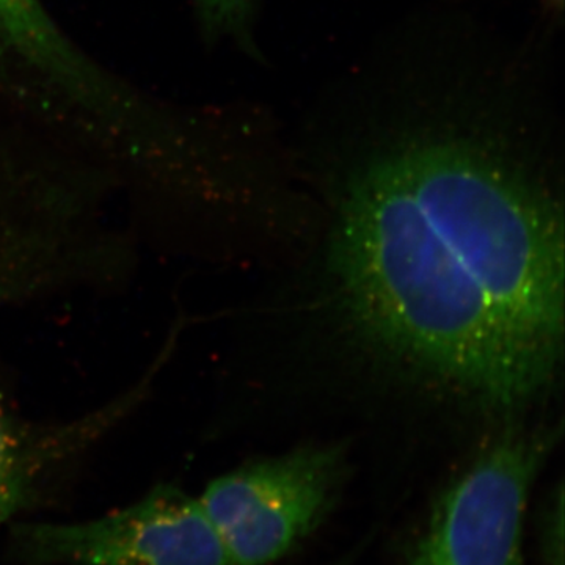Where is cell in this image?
<instances>
[{"label": "cell", "mask_w": 565, "mask_h": 565, "mask_svg": "<svg viewBox=\"0 0 565 565\" xmlns=\"http://www.w3.org/2000/svg\"><path fill=\"white\" fill-rule=\"evenodd\" d=\"M539 51L424 11L340 74L299 136L338 163L332 270L353 326L500 407L541 393L563 353V128Z\"/></svg>", "instance_id": "1"}, {"label": "cell", "mask_w": 565, "mask_h": 565, "mask_svg": "<svg viewBox=\"0 0 565 565\" xmlns=\"http://www.w3.org/2000/svg\"><path fill=\"white\" fill-rule=\"evenodd\" d=\"M545 452L520 435L484 449L438 494L405 565H526L527 500Z\"/></svg>", "instance_id": "4"}, {"label": "cell", "mask_w": 565, "mask_h": 565, "mask_svg": "<svg viewBox=\"0 0 565 565\" xmlns=\"http://www.w3.org/2000/svg\"><path fill=\"white\" fill-rule=\"evenodd\" d=\"M13 545L35 565H234L200 498L172 486L87 522L18 526Z\"/></svg>", "instance_id": "5"}, {"label": "cell", "mask_w": 565, "mask_h": 565, "mask_svg": "<svg viewBox=\"0 0 565 565\" xmlns=\"http://www.w3.org/2000/svg\"><path fill=\"white\" fill-rule=\"evenodd\" d=\"M200 24L211 39H232L252 50L258 0H193Z\"/></svg>", "instance_id": "6"}, {"label": "cell", "mask_w": 565, "mask_h": 565, "mask_svg": "<svg viewBox=\"0 0 565 565\" xmlns=\"http://www.w3.org/2000/svg\"><path fill=\"white\" fill-rule=\"evenodd\" d=\"M541 556L544 565H564L563 500L550 505L541 533Z\"/></svg>", "instance_id": "7"}, {"label": "cell", "mask_w": 565, "mask_h": 565, "mask_svg": "<svg viewBox=\"0 0 565 565\" xmlns=\"http://www.w3.org/2000/svg\"><path fill=\"white\" fill-rule=\"evenodd\" d=\"M0 88L52 131L158 180L195 148V120L92 61L41 0H0Z\"/></svg>", "instance_id": "2"}, {"label": "cell", "mask_w": 565, "mask_h": 565, "mask_svg": "<svg viewBox=\"0 0 565 565\" xmlns=\"http://www.w3.org/2000/svg\"><path fill=\"white\" fill-rule=\"evenodd\" d=\"M343 476L340 449L308 446L214 479L200 503L234 565H270L322 525Z\"/></svg>", "instance_id": "3"}]
</instances>
